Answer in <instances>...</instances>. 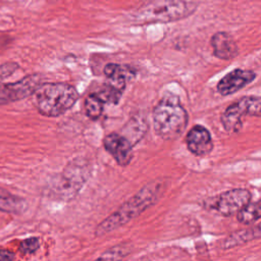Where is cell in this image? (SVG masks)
Returning <instances> with one entry per match:
<instances>
[{"label": "cell", "instance_id": "obj_1", "mask_svg": "<svg viewBox=\"0 0 261 261\" xmlns=\"http://www.w3.org/2000/svg\"><path fill=\"white\" fill-rule=\"evenodd\" d=\"M164 190L165 186L161 180H155L144 186L114 213L98 224L95 230V236L102 237L138 217L159 200Z\"/></svg>", "mask_w": 261, "mask_h": 261}, {"label": "cell", "instance_id": "obj_2", "mask_svg": "<svg viewBox=\"0 0 261 261\" xmlns=\"http://www.w3.org/2000/svg\"><path fill=\"white\" fill-rule=\"evenodd\" d=\"M188 113L179 99L170 93L165 94L153 110V126L164 140L177 139L186 129Z\"/></svg>", "mask_w": 261, "mask_h": 261}, {"label": "cell", "instance_id": "obj_3", "mask_svg": "<svg viewBox=\"0 0 261 261\" xmlns=\"http://www.w3.org/2000/svg\"><path fill=\"white\" fill-rule=\"evenodd\" d=\"M35 105L45 116L56 117L68 111L77 101L75 88L66 83L41 84L34 92Z\"/></svg>", "mask_w": 261, "mask_h": 261}, {"label": "cell", "instance_id": "obj_4", "mask_svg": "<svg viewBox=\"0 0 261 261\" xmlns=\"http://www.w3.org/2000/svg\"><path fill=\"white\" fill-rule=\"evenodd\" d=\"M198 0H148L136 12L141 22H166L177 20L193 13Z\"/></svg>", "mask_w": 261, "mask_h": 261}, {"label": "cell", "instance_id": "obj_5", "mask_svg": "<svg viewBox=\"0 0 261 261\" xmlns=\"http://www.w3.org/2000/svg\"><path fill=\"white\" fill-rule=\"evenodd\" d=\"M261 116V97H243L230 104L221 115V123L228 133H237L243 126L245 116Z\"/></svg>", "mask_w": 261, "mask_h": 261}, {"label": "cell", "instance_id": "obj_6", "mask_svg": "<svg viewBox=\"0 0 261 261\" xmlns=\"http://www.w3.org/2000/svg\"><path fill=\"white\" fill-rule=\"evenodd\" d=\"M88 173L89 171L85 165L70 163L64 168L62 174L57 176L53 188L55 194L62 199L74 197L87 180Z\"/></svg>", "mask_w": 261, "mask_h": 261}, {"label": "cell", "instance_id": "obj_7", "mask_svg": "<svg viewBox=\"0 0 261 261\" xmlns=\"http://www.w3.org/2000/svg\"><path fill=\"white\" fill-rule=\"evenodd\" d=\"M251 193L247 189H232L220 194L212 204L213 209L223 216H231L240 212L250 203Z\"/></svg>", "mask_w": 261, "mask_h": 261}, {"label": "cell", "instance_id": "obj_8", "mask_svg": "<svg viewBox=\"0 0 261 261\" xmlns=\"http://www.w3.org/2000/svg\"><path fill=\"white\" fill-rule=\"evenodd\" d=\"M40 85L39 75H29L15 83L0 85V105L14 102L32 95Z\"/></svg>", "mask_w": 261, "mask_h": 261}, {"label": "cell", "instance_id": "obj_9", "mask_svg": "<svg viewBox=\"0 0 261 261\" xmlns=\"http://www.w3.org/2000/svg\"><path fill=\"white\" fill-rule=\"evenodd\" d=\"M105 150L114 158L117 164L126 166L133 159V144L123 135L111 133L103 140Z\"/></svg>", "mask_w": 261, "mask_h": 261}, {"label": "cell", "instance_id": "obj_10", "mask_svg": "<svg viewBox=\"0 0 261 261\" xmlns=\"http://www.w3.org/2000/svg\"><path fill=\"white\" fill-rule=\"evenodd\" d=\"M256 77L253 70L237 68L225 74L217 84V92L222 96H228L237 93Z\"/></svg>", "mask_w": 261, "mask_h": 261}, {"label": "cell", "instance_id": "obj_11", "mask_svg": "<svg viewBox=\"0 0 261 261\" xmlns=\"http://www.w3.org/2000/svg\"><path fill=\"white\" fill-rule=\"evenodd\" d=\"M188 149L196 156L208 155L213 149V141L210 132L203 125H194L186 137Z\"/></svg>", "mask_w": 261, "mask_h": 261}, {"label": "cell", "instance_id": "obj_12", "mask_svg": "<svg viewBox=\"0 0 261 261\" xmlns=\"http://www.w3.org/2000/svg\"><path fill=\"white\" fill-rule=\"evenodd\" d=\"M211 46L213 48V54L219 59H232L239 52L232 37L224 32H219L213 35L211 38Z\"/></svg>", "mask_w": 261, "mask_h": 261}, {"label": "cell", "instance_id": "obj_13", "mask_svg": "<svg viewBox=\"0 0 261 261\" xmlns=\"http://www.w3.org/2000/svg\"><path fill=\"white\" fill-rule=\"evenodd\" d=\"M104 73L110 86L117 89L118 91H123L126 83L135 76V71L126 65H120L116 63H108L104 67Z\"/></svg>", "mask_w": 261, "mask_h": 261}, {"label": "cell", "instance_id": "obj_14", "mask_svg": "<svg viewBox=\"0 0 261 261\" xmlns=\"http://www.w3.org/2000/svg\"><path fill=\"white\" fill-rule=\"evenodd\" d=\"M261 238V222L255 224L249 228L241 229L230 233L227 238H225L221 244L220 248L223 250L230 249L240 245H244L248 242H251L256 239Z\"/></svg>", "mask_w": 261, "mask_h": 261}, {"label": "cell", "instance_id": "obj_15", "mask_svg": "<svg viewBox=\"0 0 261 261\" xmlns=\"http://www.w3.org/2000/svg\"><path fill=\"white\" fill-rule=\"evenodd\" d=\"M25 201L8 191L0 188V211L7 213H22L25 210Z\"/></svg>", "mask_w": 261, "mask_h": 261}, {"label": "cell", "instance_id": "obj_16", "mask_svg": "<svg viewBox=\"0 0 261 261\" xmlns=\"http://www.w3.org/2000/svg\"><path fill=\"white\" fill-rule=\"evenodd\" d=\"M237 218L241 223L249 224L261 219V199L254 203H249L240 212L237 213Z\"/></svg>", "mask_w": 261, "mask_h": 261}, {"label": "cell", "instance_id": "obj_17", "mask_svg": "<svg viewBox=\"0 0 261 261\" xmlns=\"http://www.w3.org/2000/svg\"><path fill=\"white\" fill-rule=\"evenodd\" d=\"M103 105L104 102L96 93L89 95L85 100V110L87 116L91 119L99 118L103 112Z\"/></svg>", "mask_w": 261, "mask_h": 261}, {"label": "cell", "instance_id": "obj_18", "mask_svg": "<svg viewBox=\"0 0 261 261\" xmlns=\"http://www.w3.org/2000/svg\"><path fill=\"white\" fill-rule=\"evenodd\" d=\"M101 100L104 103H112V104H116L121 96V91H118L117 89L113 88L112 86H110L109 84L104 85V87L98 92L96 93Z\"/></svg>", "mask_w": 261, "mask_h": 261}, {"label": "cell", "instance_id": "obj_19", "mask_svg": "<svg viewBox=\"0 0 261 261\" xmlns=\"http://www.w3.org/2000/svg\"><path fill=\"white\" fill-rule=\"evenodd\" d=\"M129 254V249L126 246H116L113 247L107 251H105L99 259H105V260H114V259H121L124 256Z\"/></svg>", "mask_w": 261, "mask_h": 261}, {"label": "cell", "instance_id": "obj_20", "mask_svg": "<svg viewBox=\"0 0 261 261\" xmlns=\"http://www.w3.org/2000/svg\"><path fill=\"white\" fill-rule=\"evenodd\" d=\"M40 247V241L38 238H29L21 242L19 246V250L22 254H33Z\"/></svg>", "mask_w": 261, "mask_h": 261}, {"label": "cell", "instance_id": "obj_21", "mask_svg": "<svg viewBox=\"0 0 261 261\" xmlns=\"http://www.w3.org/2000/svg\"><path fill=\"white\" fill-rule=\"evenodd\" d=\"M15 258L14 253L8 251V250H0V261H10Z\"/></svg>", "mask_w": 261, "mask_h": 261}]
</instances>
